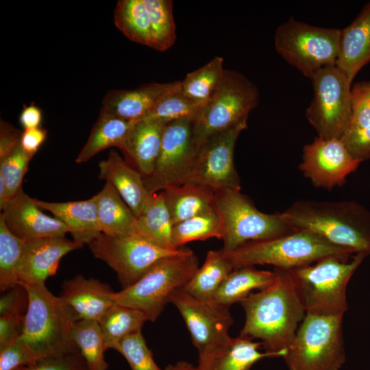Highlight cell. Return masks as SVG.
Segmentation results:
<instances>
[{"instance_id": "cell-1", "label": "cell", "mask_w": 370, "mask_h": 370, "mask_svg": "<svg viewBox=\"0 0 370 370\" xmlns=\"http://www.w3.org/2000/svg\"><path fill=\"white\" fill-rule=\"evenodd\" d=\"M274 271L269 286L241 302L245 321L240 335L261 340L271 358H283L306 312L289 271Z\"/></svg>"}, {"instance_id": "cell-2", "label": "cell", "mask_w": 370, "mask_h": 370, "mask_svg": "<svg viewBox=\"0 0 370 370\" xmlns=\"http://www.w3.org/2000/svg\"><path fill=\"white\" fill-rule=\"evenodd\" d=\"M297 230H307L354 255H370V212L354 201H295L282 212Z\"/></svg>"}, {"instance_id": "cell-3", "label": "cell", "mask_w": 370, "mask_h": 370, "mask_svg": "<svg viewBox=\"0 0 370 370\" xmlns=\"http://www.w3.org/2000/svg\"><path fill=\"white\" fill-rule=\"evenodd\" d=\"M21 284L27 291L29 304L18 339L38 359L79 350L73 338L79 319L71 307L45 284Z\"/></svg>"}, {"instance_id": "cell-4", "label": "cell", "mask_w": 370, "mask_h": 370, "mask_svg": "<svg viewBox=\"0 0 370 370\" xmlns=\"http://www.w3.org/2000/svg\"><path fill=\"white\" fill-rule=\"evenodd\" d=\"M223 253L234 269L269 264L286 271L314 263L327 256L349 260L354 255L307 230H296L278 237L249 242Z\"/></svg>"}, {"instance_id": "cell-5", "label": "cell", "mask_w": 370, "mask_h": 370, "mask_svg": "<svg viewBox=\"0 0 370 370\" xmlns=\"http://www.w3.org/2000/svg\"><path fill=\"white\" fill-rule=\"evenodd\" d=\"M365 257L357 254L349 260L330 256L288 270L306 313L343 317L348 309L347 284Z\"/></svg>"}, {"instance_id": "cell-6", "label": "cell", "mask_w": 370, "mask_h": 370, "mask_svg": "<svg viewBox=\"0 0 370 370\" xmlns=\"http://www.w3.org/2000/svg\"><path fill=\"white\" fill-rule=\"evenodd\" d=\"M198 269L197 256L188 248H181L157 262L134 284L115 293L114 302L136 309L147 321H155L171 294L183 288Z\"/></svg>"}, {"instance_id": "cell-7", "label": "cell", "mask_w": 370, "mask_h": 370, "mask_svg": "<svg viewBox=\"0 0 370 370\" xmlns=\"http://www.w3.org/2000/svg\"><path fill=\"white\" fill-rule=\"evenodd\" d=\"M343 317L306 313L283 356L288 370H340L346 359Z\"/></svg>"}, {"instance_id": "cell-8", "label": "cell", "mask_w": 370, "mask_h": 370, "mask_svg": "<svg viewBox=\"0 0 370 370\" xmlns=\"http://www.w3.org/2000/svg\"><path fill=\"white\" fill-rule=\"evenodd\" d=\"M214 210L219 216L225 251L254 241L270 239L295 231L282 213L267 214L238 190L215 193Z\"/></svg>"}, {"instance_id": "cell-9", "label": "cell", "mask_w": 370, "mask_h": 370, "mask_svg": "<svg viewBox=\"0 0 370 370\" xmlns=\"http://www.w3.org/2000/svg\"><path fill=\"white\" fill-rule=\"evenodd\" d=\"M341 29L311 25L293 18L280 25L275 48L290 64L310 79L321 69L335 66Z\"/></svg>"}, {"instance_id": "cell-10", "label": "cell", "mask_w": 370, "mask_h": 370, "mask_svg": "<svg viewBox=\"0 0 370 370\" xmlns=\"http://www.w3.org/2000/svg\"><path fill=\"white\" fill-rule=\"evenodd\" d=\"M259 101L257 87L239 72L226 70L223 83L202 108L193 122V137L197 147L210 136L243 123Z\"/></svg>"}, {"instance_id": "cell-11", "label": "cell", "mask_w": 370, "mask_h": 370, "mask_svg": "<svg viewBox=\"0 0 370 370\" xmlns=\"http://www.w3.org/2000/svg\"><path fill=\"white\" fill-rule=\"evenodd\" d=\"M313 98L306 116L323 138H341L352 116V81L336 66L325 67L311 79Z\"/></svg>"}, {"instance_id": "cell-12", "label": "cell", "mask_w": 370, "mask_h": 370, "mask_svg": "<svg viewBox=\"0 0 370 370\" xmlns=\"http://www.w3.org/2000/svg\"><path fill=\"white\" fill-rule=\"evenodd\" d=\"M193 122L184 119L165 125L153 171L143 177L150 193L188 182L199 149L194 140Z\"/></svg>"}, {"instance_id": "cell-13", "label": "cell", "mask_w": 370, "mask_h": 370, "mask_svg": "<svg viewBox=\"0 0 370 370\" xmlns=\"http://www.w3.org/2000/svg\"><path fill=\"white\" fill-rule=\"evenodd\" d=\"M88 246L95 258L116 272L123 288L136 282L160 260L180 250L161 248L136 235L110 236L103 233Z\"/></svg>"}, {"instance_id": "cell-14", "label": "cell", "mask_w": 370, "mask_h": 370, "mask_svg": "<svg viewBox=\"0 0 370 370\" xmlns=\"http://www.w3.org/2000/svg\"><path fill=\"white\" fill-rule=\"evenodd\" d=\"M169 302L180 312L189 331L199 358L209 354L227 341L233 319L229 308L213 300L195 298L182 288L175 291Z\"/></svg>"}, {"instance_id": "cell-15", "label": "cell", "mask_w": 370, "mask_h": 370, "mask_svg": "<svg viewBox=\"0 0 370 370\" xmlns=\"http://www.w3.org/2000/svg\"><path fill=\"white\" fill-rule=\"evenodd\" d=\"M246 128L247 123H243L207 138L199 147L188 182L207 186L215 193L225 190H241L234 154L236 140Z\"/></svg>"}, {"instance_id": "cell-16", "label": "cell", "mask_w": 370, "mask_h": 370, "mask_svg": "<svg viewBox=\"0 0 370 370\" xmlns=\"http://www.w3.org/2000/svg\"><path fill=\"white\" fill-rule=\"evenodd\" d=\"M360 163L341 138L317 136L304 147L299 169L316 187L331 189L343 185Z\"/></svg>"}, {"instance_id": "cell-17", "label": "cell", "mask_w": 370, "mask_h": 370, "mask_svg": "<svg viewBox=\"0 0 370 370\" xmlns=\"http://www.w3.org/2000/svg\"><path fill=\"white\" fill-rule=\"evenodd\" d=\"M0 217L16 237L27 242L50 237H64L68 230L56 217L44 214L21 189L1 210Z\"/></svg>"}, {"instance_id": "cell-18", "label": "cell", "mask_w": 370, "mask_h": 370, "mask_svg": "<svg viewBox=\"0 0 370 370\" xmlns=\"http://www.w3.org/2000/svg\"><path fill=\"white\" fill-rule=\"evenodd\" d=\"M83 245L64 237H50L25 242L18 269L19 282L45 284L56 274L61 258Z\"/></svg>"}, {"instance_id": "cell-19", "label": "cell", "mask_w": 370, "mask_h": 370, "mask_svg": "<svg viewBox=\"0 0 370 370\" xmlns=\"http://www.w3.org/2000/svg\"><path fill=\"white\" fill-rule=\"evenodd\" d=\"M180 86V81H175L150 83L132 90H112L103 97L101 111L135 123L143 120L162 97Z\"/></svg>"}, {"instance_id": "cell-20", "label": "cell", "mask_w": 370, "mask_h": 370, "mask_svg": "<svg viewBox=\"0 0 370 370\" xmlns=\"http://www.w3.org/2000/svg\"><path fill=\"white\" fill-rule=\"evenodd\" d=\"M60 297L71 307L78 319L99 322L105 312L115 303L111 287L99 280L86 278L78 274L65 280Z\"/></svg>"}, {"instance_id": "cell-21", "label": "cell", "mask_w": 370, "mask_h": 370, "mask_svg": "<svg viewBox=\"0 0 370 370\" xmlns=\"http://www.w3.org/2000/svg\"><path fill=\"white\" fill-rule=\"evenodd\" d=\"M370 62V2L347 27L341 29L336 66L352 82Z\"/></svg>"}, {"instance_id": "cell-22", "label": "cell", "mask_w": 370, "mask_h": 370, "mask_svg": "<svg viewBox=\"0 0 370 370\" xmlns=\"http://www.w3.org/2000/svg\"><path fill=\"white\" fill-rule=\"evenodd\" d=\"M99 168L100 179L110 183L134 215L138 216L151 194L143 175L130 166L115 150L100 161Z\"/></svg>"}, {"instance_id": "cell-23", "label": "cell", "mask_w": 370, "mask_h": 370, "mask_svg": "<svg viewBox=\"0 0 370 370\" xmlns=\"http://www.w3.org/2000/svg\"><path fill=\"white\" fill-rule=\"evenodd\" d=\"M33 201L62 221L73 241L83 245H88L101 233L95 195L82 201L48 202L33 198Z\"/></svg>"}, {"instance_id": "cell-24", "label": "cell", "mask_w": 370, "mask_h": 370, "mask_svg": "<svg viewBox=\"0 0 370 370\" xmlns=\"http://www.w3.org/2000/svg\"><path fill=\"white\" fill-rule=\"evenodd\" d=\"M261 346L260 342H254L246 336L230 337L209 354L199 358L195 370H250L259 360L271 357L269 353L260 351Z\"/></svg>"}, {"instance_id": "cell-25", "label": "cell", "mask_w": 370, "mask_h": 370, "mask_svg": "<svg viewBox=\"0 0 370 370\" xmlns=\"http://www.w3.org/2000/svg\"><path fill=\"white\" fill-rule=\"evenodd\" d=\"M166 123L158 120H141L134 125L121 150L134 162L143 177L153 171Z\"/></svg>"}, {"instance_id": "cell-26", "label": "cell", "mask_w": 370, "mask_h": 370, "mask_svg": "<svg viewBox=\"0 0 370 370\" xmlns=\"http://www.w3.org/2000/svg\"><path fill=\"white\" fill-rule=\"evenodd\" d=\"M173 225L188 219L214 211L215 192L193 182L162 191Z\"/></svg>"}, {"instance_id": "cell-27", "label": "cell", "mask_w": 370, "mask_h": 370, "mask_svg": "<svg viewBox=\"0 0 370 370\" xmlns=\"http://www.w3.org/2000/svg\"><path fill=\"white\" fill-rule=\"evenodd\" d=\"M173 223L163 193H151L138 216L136 217L134 235L161 248L176 250L172 241Z\"/></svg>"}, {"instance_id": "cell-28", "label": "cell", "mask_w": 370, "mask_h": 370, "mask_svg": "<svg viewBox=\"0 0 370 370\" xmlns=\"http://www.w3.org/2000/svg\"><path fill=\"white\" fill-rule=\"evenodd\" d=\"M101 233L110 236L134 235L136 216L109 182L95 195Z\"/></svg>"}, {"instance_id": "cell-29", "label": "cell", "mask_w": 370, "mask_h": 370, "mask_svg": "<svg viewBox=\"0 0 370 370\" xmlns=\"http://www.w3.org/2000/svg\"><path fill=\"white\" fill-rule=\"evenodd\" d=\"M134 123L101 111L75 162H86L109 147H116L121 149Z\"/></svg>"}, {"instance_id": "cell-30", "label": "cell", "mask_w": 370, "mask_h": 370, "mask_svg": "<svg viewBox=\"0 0 370 370\" xmlns=\"http://www.w3.org/2000/svg\"><path fill=\"white\" fill-rule=\"evenodd\" d=\"M275 276L274 270H259L254 267L234 269L221 284L213 301L230 308L233 304L241 303L253 290L267 288Z\"/></svg>"}, {"instance_id": "cell-31", "label": "cell", "mask_w": 370, "mask_h": 370, "mask_svg": "<svg viewBox=\"0 0 370 370\" xmlns=\"http://www.w3.org/2000/svg\"><path fill=\"white\" fill-rule=\"evenodd\" d=\"M234 269L222 249L209 251L202 266L182 289L195 298L213 300L221 284Z\"/></svg>"}, {"instance_id": "cell-32", "label": "cell", "mask_w": 370, "mask_h": 370, "mask_svg": "<svg viewBox=\"0 0 370 370\" xmlns=\"http://www.w3.org/2000/svg\"><path fill=\"white\" fill-rule=\"evenodd\" d=\"M225 71L223 58L216 56L201 68L188 73L180 81V90L186 97L204 106L221 87Z\"/></svg>"}, {"instance_id": "cell-33", "label": "cell", "mask_w": 370, "mask_h": 370, "mask_svg": "<svg viewBox=\"0 0 370 370\" xmlns=\"http://www.w3.org/2000/svg\"><path fill=\"white\" fill-rule=\"evenodd\" d=\"M146 321L142 312L114 303L99 321L106 350H116L123 338L141 332Z\"/></svg>"}, {"instance_id": "cell-34", "label": "cell", "mask_w": 370, "mask_h": 370, "mask_svg": "<svg viewBox=\"0 0 370 370\" xmlns=\"http://www.w3.org/2000/svg\"><path fill=\"white\" fill-rule=\"evenodd\" d=\"M115 26L130 40L151 47V27L145 0H120L114 10Z\"/></svg>"}, {"instance_id": "cell-35", "label": "cell", "mask_w": 370, "mask_h": 370, "mask_svg": "<svg viewBox=\"0 0 370 370\" xmlns=\"http://www.w3.org/2000/svg\"><path fill=\"white\" fill-rule=\"evenodd\" d=\"M73 338L88 370H107L106 350L103 334L97 321L77 320L73 329Z\"/></svg>"}, {"instance_id": "cell-36", "label": "cell", "mask_w": 370, "mask_h": 370, "mask_svg": "<svg viewBox=\"0 0 370 370\" xmlns=\"http://www.w3.org/2000/svg\"><path fill=\"white\" fill-rule=\"evenodd\" d=\"M25 241L14 236L0 217V289L6 291L20 283L18 269Z\"/></svg>"}, {"instance_id": "cell-37", "label": "cell", "mask_w": 370, "mask_h": 370, "mask_svg": "<svg viewBox=\"0 0 370 370\" xmlns=\"http://www.w3.org/2000/svg\"><path fill=\"white\" fill-rule=\"evenodd\" d=\"M148 11L151 47L157 51H164L175 42V25L173 14V1L171 0H145Z\"/></svg>"}, {"instance_id": "cell-38", "label": "cell", "mask_w": 370, "mask_h": 370, "mask_svg": "<svg viewBox=\"0 0 370 370\" xmlns=\"http://www.w3.org/2000/svg\"><path fill=\"white\" fill-rule=\"evenodd\" d=\"M222 238L220 219L214 211L200 214L173 225L172 241L176 249L195 241Z\"/></svg>"}, {"instance_id": "cell-39", "label": "cell", "mask_w": 370, "mask_h": 370, "mask_svg": "<svg viewBox=\"0 0 370 370\" xmlns=\"http://www.w3.org/2000/svg\"><path fill=\"white\" fill-rule=\"evenodd\" d=\"M203 107L186 97L180 86L162 97L143 120H158L166 124L184 119L195 121Z\"/></svg>"}, {"instance_id": "cell-40", "label": "cell", "mask_w": 370, "mask_h": 370, "mask_svg": "<svg viewBox=\"0 0 370 370\" xmlns=\"http://www.w3.org/2000/svg\"><path fill=\"white\" fill-rule=\"evenodd\" d=\"M32 157L19 145L0 160V180L6 189L5 204L22 189V182Z\"/></svg>"}, {"instance_id": "cell-41", "label": "cell", "mask_w": 370, "mask_h": 370, "mask_svg": "<svg viewBox=\"0 0 370 370\" xmlns=\"http://www.w3.org/2000/svg\"><path fill=\"white\" fill-rule=\"evenodd\" d=\"M116 351L127 360L132 370H162L155 362L141 332L123 338Z\"/></svg>"}, {"instance_id": "cell-42", "label": "cell", "mask_w": 370, "mask_h": 370, "mask_svg": "<svg viewBox=\"0 0 370 370\" xmlns=\"http://www.w3.org/2000/svg\"><path fill=\"white\" fill-rule=\"evenodd\" d=\"M351 92L352 116L347 132L359 130L370 125V82L354 84Z\"/></svg>"}, {"instance_id": "cell-43", "label": "cell", "mask_w": 370, "mask_h": 370, "mask_svg": "<svg viewBox=\"0 0 370 370\" xmlns=\"http://www.w3.org/2000/svg\"><path fill=\"white\" fill-rule=\"evenodd\" d=\"M16 370H88L79 350L46 357Z\"/></svg>"}, {"instance_id": "cell-44", "label": "cell", "mask_w": 370, "mask_h": 370, "mask_svg": "<svg viewBox=\"0 0 370 370\" xmlns=\"http://www.w3.org/2000/svg\"><path fill=\"white\" fill-rule=\"evenodd\" d=\"M39 360L19 339L0 348V370H16Z\"/></svg>"}, {"instance_id": "cell-45", "label": "cell", "mask_w": 370, "mask_h": 370, "mask_svg": "<svg viewBox=\"0 0 370 370\" xmlns=\"http://www.w3.org/2000/svg\"><path fill=\"white\" fill-rule=\"evenodd\" d=\"M29 304L28 293L25 286L18 283L4 291L0 298V316L25 315Z\"/></svg>"}, {"instance_id": "cell-46", "label": "cell", "mask_w": 370, "mask_h": 370, "mask_svg": "<svg viewBox=\"0 0 370 370\" xmlns=\"http://www.w3.org/2000/svg\"><path fill=\"white\" fill-rule=\"evenodd\" d=\"M341 140L354 158L362 162L370 159V125L344 134Z\"/></svg>"}, {"instance_id": "cell-47", "label": "cell", "mask_w": 370, "mask_h": 370, "mask_svg": "<svg viewBox=\"0 0 370 370\" xmlns=\"http://www.w3.org/2000/svg\"><path fill=\"white\" fill-rule=\"evenodd\" d=\"M25 315L0 316V348L16 341L22 334Z\"/></svg>"}, {"instance_id": "cell-48", "label": "cell", "mask_w": 370, "mask_h": 370, "mask_svg": "<svg viewBox=\"0 0 370 370\" xmlns=\"http://www.w3.org/2000/svg\"><path fill=\"white\" fill-rule=\"evenodd\" d=\"M21 136L22 133L19 130L1 122L0 130V160L21 145Z\"/></svg>"}, {"instance_id": "cell-49", "label": "cell", "mask_w": 370, "mask_h": 370, "mask_svg": "<svg viewBox=\"0 0 370 370\" xmlns=\"http://www.w3.org/2000/svg\"><path fill=\"white\" fill-rule=\"evenodd\" d=\"M47 134V131L41 127L24 130L21 145L26 153L34 156L46 139Z\"/></svg>"}, {"instance_id": "cell-50", "label": "cell", "mask_w": 370, "mask_h": 370, "mask_svg": "<svg viewBox=\"0 0 370 370\" xmlns=\"http://www.w3.org/2000/svg\"><path fill=\"white\" fill-rule=\"evenodd\" d=\"M19 121L24 130L40 127L42 121V112L34 105L25 106L19 116Z\"/></svg>"}, {"instance_id": "cell-51", "label": "cell", "mask_w": 370, "mask_h": 370, "mask_svg": "<svg viewBox=\"0 0 370 370\" xmlns=\"http://www.w3.org/2000/svg\"><path fill=\"white\" fill-rule=\"evenodd\" d=\"M165 370H195V367L187 361H179L175 365H169Z\"/></svg>"}]
</instances>
